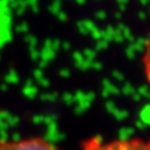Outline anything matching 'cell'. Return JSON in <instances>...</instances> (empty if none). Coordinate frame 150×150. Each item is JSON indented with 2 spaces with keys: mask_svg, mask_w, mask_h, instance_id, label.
I'll use <instances>...</instances> for the list:
<instances>
[{
  "mask_svg": "<svg viewBox=\"0 0 150 150\" xmlns=\"http://www.w3.org/2000/svg\"><path fill=\"white\" fill-rule=\"evenodd\" d=\"M142 64H144L146 78H147L148 83L150 85V33L146 41L145 51H144V56H142Z\"/></svg>",
  "mask_w": 150,
  "mask_h": 150,
  "instance_id": "obj_3",
  "label": "cell"
},
{
  "mask_svg": "<svg viewBox=\"0 0 150 150\" xmlns=\"http://www.w3.org/2000/svg\"><path fill=\"white\" fill-rule=\"evenodd\" d=\"M80 150H150V139L105 141L99 138H91L82 144Z\"/></svg>",
  "mask_w": 150,
  "mask_h": 150,
  "instance_id": "obj_1",
  "label": "cell"
},
{
  "mask_svg": "<svg viewBox=\"0 0 150 150\" xmlns=\"http://www.w3.org/2000/svg\"><path fill=\"white\" fill-rule=\"evenodd\" d=\"M0 150H58L56 147L41 138L0 141Z\"/></svg>",
  "mask_w": 150,
  "mask_h": 150,
  "instance_id": "obj_2",
  "label": "cell"
}]
</instances>
